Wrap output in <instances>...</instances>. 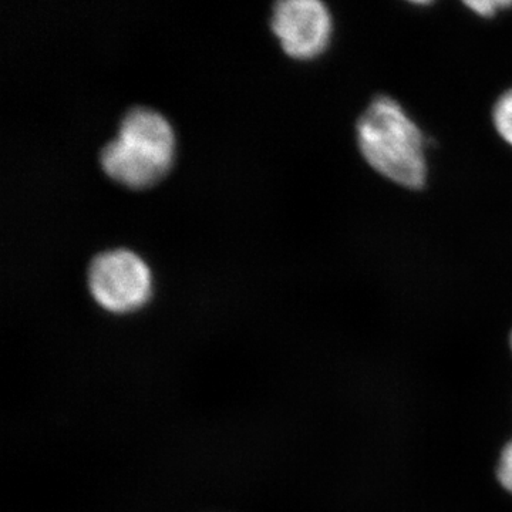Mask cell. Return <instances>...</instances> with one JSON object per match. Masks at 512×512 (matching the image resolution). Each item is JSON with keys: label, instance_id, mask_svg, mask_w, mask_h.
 <instances>
[{"label": "cell", "instance_id": "obj_8", "mask_svg": "<svg viewBox=\"0 0 512 512\" xmlns=\"http://www.w3.org/2000/svg\"><path fill=\"white\" fill-rule=\"evenodd\" d=\"M498 480L505 490L512 493V441L504 448L501 454L500 464H498Z\"/></svg>", "mask_w": 512, "mask_h": 512}, {"label": "cell", "instance_id": "obj_1", "mask_svg": "<svg viewBox=\"0 0 512 512\" xmlns=\"http://www.w3.org/2000/svg\"><path fill=\"white\" fill-rule=\"evenodd\" d=\"M357 146L367 164L409 190H420L427 181L424 138L399 101L377 96L356 124Z\"/></svg>", "mask_w": 512, "mask_h": 512}, {"label": "cell", "instance_id": "obj_7", "mask_svg": "<svg viewBox=\"0 0 512 512\" xmlns=\"http://www.w3.org/2000/svg\"><path fill=\"white\" fill-rule=\"evenodd\" d=\"M464 5L473 10L477 15L483 18H493L495 13L500 9L511 8L512 2L510 0H474V2H466Z\"/></svg>", "mask_w": 512, "mask_h": 512}, {"label": "cell", "instance_id": "obj_9", "mask_svg": "<svg viewBox=\"0 0 512 512\" xmlns=\"http://www.w3.org/2000/svg\"><path fill=\"white\" fill-rule=\"evenodd\" d=\"M511 346H512V335H511Z\"/></svg>", "mask_w": 512, "mask_h": 512}, {"label": "cell", "instance_id": "obj_2", "mask_svg": "<svg viewBox=\"0 0 512 512\" xmlns=\"http://www.w3.org/2000/svg\"><path fill=\"white\" fill-rule=\"evenodd\" d=\"M89 288L106 311H136L150 296V271L136 254L126 249L103 252L90 264Z\"/></svg>", "mask_w": 512, "mask_h": 512}, {"label": "cell", "instance_id": "obj_5", "mask_svg": "<svg viewBox=\"0 0 512 512\" xmlns=\"http://www.w3.org/2000/svg\"><path fill=\"white\" fill-rule=\"evenodd\" d=\"M119 140L168 163L173 160V130L157 111L146 107L128 110L120 123Z\"/></svg>", "mask_w": 512, "mask_h": 512}, {"label": "cell", "instance_id": "obj_6", "mask_svg": "<svg viewBox=\"0 0 512 512\" xmlns=\"http://www.w3.org/2000/svg\"><path fill=\"white\" fill-rule=\"evenodd\" d=\"M493 123L500 137L512 147V89L507 90L495 103Z\"/></svg>", "mask_w": 512, "mask_h": 512}, {"label": "cell", "instance_id": "obj_3", "mask_svg": "<svg viewBox=\"0 0 512 512\" xmlns=\"http://www.w3.org/2000/svg\"><path fill=\"white\" fill-rule=\"evenodd\" d=\"M272 29L289 56L313 59L329 45L332 16L319 0H282L275 5Z\"/></svg>", "mask_w": 512, "mask_h": 512}, {"label": "cell", "instance_id": "obj_4", "mask_svg": "<svg viewBox=\"0 0 512 512\" xmlns=\"http://www.w3.org/2000/svg\"><path fill=\"white\" fill-rule=\"evenodd\" d=\"M100 161L109 177L131 188H143L157 183L170 170L171 165L153 154L128 146L119 138L103 147Z\"/></svg>", "mask_w": 512, "mask_h": 512}]
</instances>
